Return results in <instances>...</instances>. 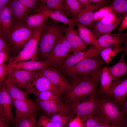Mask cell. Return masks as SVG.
<instances>
[{
  "label": "cell",
  "mask_w": 127,
  "mask_h": 127,
  "mask_svg": "<svg viewBox=\"0 0 127 127\" xmlns=\"http://www.w3.org/2000/svg\"><path fill=\"white\" fill-rule=\"evenodd\" d=\"M83 122L78 116H75L69 122L67 127H82Z\"/></svg>",
  "instance_id": "obj_41"
},
{
  "label": "cell",
  "mask_w": 127,
  "mask_h": 127,
  "mask_svg": "<svg viewBox=\"0 0 127 127\" xmlns=\"http://www.w3.org/2000/svg\"><path fill=\"white\" fill-rule=\"evenodd\" d=\"M101 73L73 79L70 88L65 92L68 102L71 104L96 92Z\"/></svg>",
  "instance_id": "obj_1"
},
{
  "label": "cell",
  "mask_w": 127,
  "mask_h": 127,
  "mask_svg": "<svg viewBox=\"0 0 127 127\" xmlns=\"http://www.w3.org/2000/svg\"><path fill=\"white\" fill-rule=\"evenodd\" d=\"M8 52L7 51L0 52V64H4L7 60Z\"/></svg>",
  "instance_id": "obj_44"
},
{
  "label": "cell",
  "mask_w": 127,
  "mask_h": 127,
  "mask_svg": "<svg viewBox=\"0 0 127 127\" xmlns=\"http://www.w3.org/2000/svg\"><path fill=\"white\" fill-rule=\"evenodd\" d=\"M99 47L104 48H117L121 47L122 44L127 43V33L117 34L108 33L97 39Z\"/></svg>",
  "instance_id": "obj_14"
},
{
  "label": "cell",
  "mask_w": 127,
  "mask_h": 127,
  "mask_svg": "<svg viewBox=\"0 0 127 127\" xmlns=\"http://www.w3.org/2000/svg\"><path fill=\"white\" fill-rule=\"evenodd\" d=\"M105 63L99 55L83 60L73 66L63 70L67 75L73 79L101 72Z\"/></svg>",
  "instance_id": "obj_3"
},
{
  "label": "cell",
  "mask_w": 127,
  "mask_h": 127,
  "mask_svg": "<svg viewBox=\"0 0 127 127\" xmlns=\"http://www.w3.org/2000/svg\"><path fill=\"white\" fill-rule=\"evenodd\" d=\"M94 4L98 5L101 7L107 6L109 5L108 3L111 0H90Z\"/></svg>",
  "instance_id": "obj_45"
},
{
  "label": "cell",
  "mask_w": 127,
  "mask_h": 127,
  "mask_svg": "<svg viewBox=\"0 0 127 127\" xmlns=\"http://www.w3.org/2000/svg\"><path fill=\"white\" fill-rule=\"evenodd\" d=\"M116 16L112 13H110L103 17L101 20L103 21L108 22L114 20Z\"/></svg>",
  "instance_id": "obj_46"
},
{
  "label": "cell",
  "mask_w": 127,
  "mask_h": 127,
  "mask_svg": "<svg viewBox=\"0 0 127 127\" xmlns=\"http://www.w3.org/2000/svg\"><path fill=\"white\" fill-rule=\"evenodd\" d=\"M112 82V78L108 71L107 67H104L100 76V88L98 90L99 92L105 95H111L110 91Z\"/></svg>",
  "instance_id": "obj_26"
},
{
  "label": "cell",
  "mask_w": 127,
  "mask_h": 127,
  "mask_svg": "<svg viewBox=\"0 0 127 127\" xmlns=\"http://www.w3.org/2000/svg\"><path fill=\"white\" fill-rule=\"evenodd\" d=\"M2 127H9V124L7 123Z\"/></svg>",
  "instance_id": "obj_55"
},
{
  "label": "cell",
  "mask_w": 127,
  "mask_h": 127,
  "mask_svg": "<svg viewBox=\"0 0 127 127\" xmlns=\"http://www.w3.org/2000/svg\"><path fill=\"white\" fill-rule=\"evenodd\" d=\"M35 30L28 28L24 22L12 24L7 41L15 49H21L32 37Z\"/></svg>",
  "instance_id": "obj_7"
},
{
  "label": "cell",
  "mask_w": 127,
  "mask_h": 127,
  "mask_svg": "<svg viewBox=\"0 0 127 127\" xmlns=\"http://www.w3.org/2000/svg\"><path fill=\"white\" fill-rule=\"evenodd\" d=\"M112 13L111 8L108 6H104L94 13L93 21H98L101 20L107 14Z\"/></svg>",
  "instance_id": "obj_38"
},
{
  "label": "cell",
  "mask_w": 127,
  "mask_h": 127,
  "mask_svg": "<svg viewBox=\"0 0 127 127\" xmlns=\"http://www.w3.org/2000/svg\"><path fill=\"white\" fill-rule=\"evenodd\" d=\"M29 11L30 13H35L42 3V0H19Z\"/></svg>",
  "instance_id": "obj_36"
},
{
  "label": "cell",
  "mask_w": 127,
  "mask_h": 127,
  "mask_svg": "<svg viewBox=\"0 0 127 127\" xmlns=\"http://www.w3.org/2000/svg\"><path fill=\"white\" fill-rule=\"evenodd\" d=\"M1 116L2 117V116H1V115L0 114V117H1Z\"/></svg>",
  "instance_id": "obj_56"
},
{
  "label": "cell",
  "mask_w": 127,
  "mask_h": 127,
  "mask_svg": "<svg viewBox=\"0 0 127 127\" xmlns=\"http://www.w3.org/2000/svg\"><path fill=\"white\" fill-rule=\"evenodd\" d=\"M101 7L94 4L85 7L75 18L72 19L77 24L83 25L91 29L94 24L93 18L94 13L92 11L97 10Z\"/></svg>",
  "instance_id": "obj_22"
},
{
  "label": "cell",
  "mask_w": 127,
  "mask_h": 127,
  "mask_svg": "<svg viewBox=\"0 0 127 127\" xmlns=\"http://www.w3.org/2000/svg\"><path fill=\"white\" fill-rule=\"evenodd\" d=\"M82 122V127H99L104 121L100 118L93 115L87 118Z\"/></svg>",
  "instance_id": "obj_37"
},
{
  "label": "cell",
  "mask_w": 127,
  "mask_h": 127,
  "mask_svg": "<svg viewBox=\"0 0 127 127\" xmlns=\"http://www.w3.org/2000/svg\"><path fill=\"white\" fill-rule=\"evenodd\" d=\"M124 48H106L102 50L99 55L105 63H108L119 52L124 51Z\"/></svg>",
  "instance_id": "obj_34"
},
{
  "label": "cell",
  "mask_w": 127,
  "mask_h": 127,
  "mask_svg": "<svg viewBox=\"0 0 127 127\" xmlns=\"http://www.w3.org/2000/svg\"><path fill=\"white\" fill-rule=\"evenodd\" d=\"M120 125L121 127H127V117L124 116L120 123Z\"/></svg>",
  "instance_id": "obj_49"
},
{
  "label": "cell",
  "mask_w": 127,
  "mask_h": 127,
  "mask_svg": "<svg viewBox=\"0 0 127 127\" xmlns=\"http://www.w3.org/2000/svg\"><path fill=\"white\" fill-rule=\"evenodd\" d=\"M97 91L91 95L70 104L71 111L75 116H78L82 121L95 114L99 99L96 95Z\"/></svg>",
  "instance_id": "obj_6"
},
{
  "label": "cell",
  "mask_w": 127,
  "mask_h": 127,
  "mask_svg": "<svg viewBox=\"0 0 127 127\" xmlns=\"http://www.w3.org/2000/svg\"><path fill=\"white\" fill-rule=\"evenodd\" d=\"M70 112L57 114L48 117L54 127H67L70 120L74 117Z\"/></svg>",
  "instance_id": "obj_29"
},
{
  "label": "cell",
  "mask_w": 127,
  "mask_h": 127,
  "mask_svg": "<svg viewBox=\"0 0 127 127\" xmlns=\"http://www.w3.org/2000/svg\"><path fill=\"white\" fill-rule=\"evenodd\" d=\"M111 8L112 12L121 16H124L127 12V0H114L108 5Z\"/></svg>",
  "instance_id": "obj_32"
},
{
  "label": "cell",
  "mask_w": 127,
  "mask_h": 127,
  "mask_svg": "<svg viewBox=\"0 0 127 127\" xmlns=\"http://www.w3.org/2000/svg\"><path fill=\"white\" fill-rule=\"evenodd\" d=\"M9 2L0 9V34L7 41L12 25Z\"/></svg>",
  "instance_id": "obj_19"
},
{
  "label": "cell",
  "mask_w": 127,
  "mask_h": 127,
  "mask_svg": "<svg viewBox=\"0 0 127 127\" xmlns=\"http://www.w3.org/2000/svg\"><path fill=\"white\" fill-rule=\"evenodd\" d=\"M46 8L57 11L62 13L67 16L71 17L64 0H43Z\"/></svg>",
  "instance_id": "obj_30"
},
{
  "label": "cell",
  "mask_w": 127,
  "mask_h": 127,
  "mask_svg": "<svg viewBox=\"0 0 127 127\" xmlns=\"http://www.w3.org/2000/svg\"><path fill=\"white\" fill-rule=\"evenodd\" d=\"M75 26L71 25L68 26L64 35L73 53L85 51L87 47L86 44L78 35L77 31L74 28Z\"/></svg>",
  "instance_id": "obj_18"
},
{
  "label": "cell",
  "mask_w": 127,
  "mask_h": 127,
  "mask_svg": "<svg viewBox=\"0 0 127 127\" xmlns=\"http://www.w3.org/2000/svg\"><path fill=\"white\" fill-rule=\"evenodd\" d=\"M26 91L36 96L39 92L52 91L60 95L58 89L41 72L40 70L35 71L27 87Z\"/></svg>",
  "instance_id": "obj_9"
},
{
  "label": "cell",
  "mask_w": 127,
  "mask_h": 127,
  "mask_svg": "<svg viewBox=\"0 0 127 127\" xmlns=\"http://www.w3.org/2000/svg\"><path fill=\"white\" fill-rule=\"evenodd\" d=\"M12 99L8 92L3 82L0 91V105L3 111L7 123L8 124L12 119Z\"/></svg>",
  "instance_id": "obj_21"
},
{
  "label": "cell",
  "mask_w": 127,
  "mask_h": 127,
  "mask_svg": "<svg viewBox=\"0 0 127 127\" xmlns=\"http://www.w3.org/2000/svg\"><path fill=\"white\" fill-rule=\"evenodd\" d=\"M34 71L12 68L9 71L7 79L19 88L26 90Z\"/></svg>",
  "instance_id": "obj_13"
},
{
  "label": "cell",
  "mask_w": 127,
  "mask_h": 127,
  "mask_svg": "<svg viewBox=\"0 0 127 127\" xmlns=\"http://www.w3.org/2000/svg\"><path fill=\"white\" fill-rule=\"evenodd\" d=\"M37 105L49 117L57 114L70 112V107L60 100L51 101L37 100Z\"/></svg>",
  "instance_id": "obj_15"
},
{
  "label": "cell",
  "mask_w": 127,
  "mask_h": 127,
  "mask_svg": "<svg viewBox=\"0 0 127 127\" xmlns=\"http://www.w3.org/2000/svg\"><path fill=\"white\" fill-rule=\"evenodd\" d=\"M7 42L5 39L0 34V52L9 51V48Z\"/></svg>",
  "instance_id": "obj_42"
},
{
  "label": "cell",
  "mask_w": 127,
  "mask_h": 127,
  "mask_svg": "<svg viewBox=\"0 0 127 127\" xmlns=\"http://www.w3.org/2000/svg\"><path fill=\"white\" fill-rule=\"evenodd\" d=\"M60 95L51 90H47L39 93L36 96L37 100L51 101L60 100Z\"/></svg>",
  "instance_id": "obj_35"
},
{
  "label": "cell",
  "mask_w": 127,
  "mask_h": 127,
  "mask_svg": "<svg viewBox=\"0 0 127 127\" xmlns=\"http://www.w3.org/2000/svg\"><path fill=\"white\" fill-rule=\"evenodd\" d=\"M117 28L118 33H120L127 28V14L124 16V17Z\"/></svg>",
  "instance_id": "obj_43"
},
{
  "label": "cell",
  "mask_w": 127,
  "mask_h": 127,
  "mask_svg": "<svg viewBox=\"0 0 127 127\" xmlns=\"http://www.w3.org/2000/svg\"><path fill=\"white\" fill-rule=\"evenodd\" d=\"M125 16V15H124ZM124 16H116L113 20L108 22L101 20L94 24L91 30L98 39L102 35L110 33L119 25Z\"/></svg>",
  "instance_id": "obj_16"
},
{
  "label": "cell",
  "mask_w": 127,
  "mask_h": 127,
  "mask_svg": "<svg viewBox=\"0 0 127 127\" xmlns=\"http://www.w3.org/2000/svg\"><path fill=\"white\" fill-rule=\"evenodd\" d=\"M15 110L14 123L26 115L37 112L39 107L37 104L28 99H12Z\"/></svg>",
  "instance_id": "obj_12"
},
{
  "label": "cell",
  "mask_w": 127,
  "mask_h": 127,
  "mask_svg": "<svg viewBox=\"0 0 127 127\" xmlns=\"http://www.w3.org/2000/svg\"><path fill=\"white\" fill-rule=\"evenodd\" d=\"M40 70L58 89L60 94L66 92L70 88L71 84L55 69L48 67Z\"/></svg>",
  "instance_id": "obj_11"
},
{
  "label": "cell",
  "mask_w": 127,
  "mask_h": 127,
  "mask_svg": "<svg viewBox=\"0 0 127 127\" xmlns=\"http://www.w3.org/2000/svg\"><path fill=\"white\" fill-rule=\"evenodd\" d=\"M8 72L7 65L5 63L0 64V83L3 82L5 80L6 76Z\"/></svg>",
  "instance_id": "obj_40"
},
{
  "label": "cell",
  "mask_w": 127,
  "mask_h": 127,
  "mask_svg": "<svg viewBox=\"0 0 127 127\" xmlns=\"http://www.w3.org/2000/svg\"><path fill=\"white\" fill-rule=\"evenodd\" d=\"M99 127H113V125L108 122L104 121Z\"/></svg>",
  "instance_id": "obj_52"
},
{
  "label": "cell",
  "mask_w": 127,
  "mask_h": 127,
  "mask_svg": "<svg viewBox=\"0 0 127 127\" xmlns=\"http://www.w3.org/2000/svg\"><path fill=\"white\" fill-rule=\"evenodd\" d=\"M72 52L70 46L64 35H62L57 40L45 61L49 66H60Z\"/></svg>",
  "instance_id": "obj_8"
},
{
  "label": "cell",
  "mask_w": 127,
  "mask_h": 127,
  "mask_svg": "<svg viewBox=\"0 0 127 127\" xmlns=\"http://www.w3.org/2000/svg\"><path fill=\"white\" fill-rule=\"evenodd\" d=\"M48 17L46 15L41 12L34 13L28 15L24 23L30 28L35 30L47 20Z\"/></svg>",
  "instance_id": "obj_27"
},
{
  "label": "cell",
  "mask_w": 127,
  "mask_h": 127,
  "mask_svg": "<svg viewBox=\"0 0 127 127\" xmlns=\"http://www.w3.org/2000/svg\"><path fill=\"white\" fill-rule=\"evenodd\" d=\"M3 82L0 83V91L1 90V89L2 84ZM0 114L2 117L5 118L4 114L3 111V110L1 107L0 105Z\"/></svg>",
  "instance_id": "obj_53"
},
{
  "label": "cell",
  "mask_w": 127,
  "mask_h": 127,
  "mask_svg": "<svg viewBox=\"0 0 127 127\" xmlns=\"http://www.w3.org/2000/svg\"><path fill=\"white\" fill-rule=\"evenodd\" d=\"M110 93L114 96V103L116 105H121L126 100L127 96V77L113 81Z\"/></svg>",
  "instance_id": "obj_17"
},
{
  "label": "cell",
  "mask_w": 127,
  "mask_h": 127,
  "mask_svg": "<svg viewBox=\"0 0 127 127\" xmlns=\"http://www.w3.org/2000/svg\"><path fill=\"white\" fill-rule=\"evenodd\" d=\"M105 48L93 46L86 51L72 53L69 55L59 66L63 70L70 67L83 60L99 55Z\"/></svg>",
  "instance_id": "obj_10"
},
{
  "label": "cell",
  "mask_w": 127,
  "mask_h": 127,
  "mask_svg": "<svg viewBox=\"0 0 127 127\" xmlns=\"http://www.w3.org/2000/svg\"><path fill=\"white\" fill-rule=\"evenodd\" d=\"M37 123L38 127H54L49 118L45 115L40 116Z\"/></svg>",
  "instance_id": "obj_39"
},
{
  "label": "cell",
  "mask_w": 127,
  "mask_h": 127,
  "mask_svg": "<svg viewBox=\"0 0 127 127\" xmlns=\"http://www.w3.org/2000/svg\"><path fill=\"white\" fill-rule=\"evenodd\" d=\"M113 127H121L120 125H116L114 124H113Z\"/></svg>",
  "instance_id": "obj_54"
},
{
  "label": "cell",
  "mask_w": 127,
  "mask_h": 127,
  "mask_svg": "<svg viewBox=\"0 0 127 127\" xmlns=\"http://www.w3.org/2000/svg\"><path fill=\"white\" fill-rule=\"evenodd\" d=\"M82 6L84 8L91 4L90 0H78Z\"/></svg>",
  "instance_id": "obj_48"
},
{
  "label": "cell",
  "mask_w": 127,
  "mask_h": 127,
  "mask_svg": "<svg viewBox=\"0 0 127 127\" xmlns=\"http://www.w3.org/2000/svg\"><path fill=\"white\" fill-rule=\"evenodd\" d=\"M125 54L121 55L118 62L115 65L107 67L113 82L117 80L127 74V64L125 59Z\"/></svg>",
  "instance_id": "obj_23"
},
{
  "label": "cell",
  "mask_w": 127,
  "mask_h": 127,
  "mask_svg": "<svg viewBox=\"0 0 127 127\" xmlns=\"http://www.w3.org/2000/svg\"><path fill=\"white\" fill-rule=\"evenodd\" d=\"M44 23L35 30L32 37L18 54L10 59L7 64L9 70L12 66L22 62L36 60L38 56L37 51L39 42Z\"/></svg>",
  "instance_id": "obj_4"
},
{
  "label": "cell",
  "mask_w": 127,
  "mask_h": 127,
  "mask_svg": "<svg viewBox=\"0 0 127 127\" xmlns=\"http://www.w3.org/2000/svg\"><path fill=\"white\" fill-rule=\"evenodd\" d=\"M4 82L7 91L12 99H28L30 94L28 91L21 90L8 79Z\"/></svg>",
  "instance_id": "obj_28"
},
{
  "label": "cell",
  "mask_w": 127,
  "mask_h": 127,
  "mask_svg": "<svg viewBox=\"0 0 127 127\" xmlns=\"http://www.w3.org/2000/svg\"><path fill=\"white\" fill-rule=\"evenodd\" d=\"M64 1L71 19L75 18L84 8L78 0H64Z\"/></svg>",
  "instance_id": "obj_33"
},
{
  "label": "cell",
  "mask_w": 127,
  "mask_h": 127,
  "mask_svg": "<svg viewBox=\"0 0 127 127\" xmlns=\"http://www.w3.org/2000/svg\"><path fill=\"white\" fill-rule=\"evenodd\" d=\"M50 66L48 63L45 61L29 60L14 65L10 68L24 70L30 71L42 70Z\"/></svg>",
  "instance_id": "obj_25"
},
{
  "label": "cell",
  "mask_w": 127,
  "mask_h": 127,
  "mask_svg": "<svg viewBox=\"0 0 127 127\" xmlns=\"http://www.w3.org/2000/svg\"><path fill=\"white\" fill-rule=\"evenodd\" d=\"M121 105L122 107L120 113L123 115L124 116V115H127V100H126Z\"/></svg>",
  "instance_id": "obj_47"
},
{
  "label": "cell",
  "mask_w": 127,
  "mask_h": 127,
  "mask_svg": "<svg viewBox=\"0 0 127 127\" xmlns=\"http://www.w3.org/2000/svg\"><path fill=\"white\" fill-rule=\"evenodd\" d=\"M77 32L79 36L87 45L99 47L97 39L90 29L85 26L77 24Z\"/></svg>",
  "instance_id": "obj_24"
},
{
  "label": "cell",
  "mask_w": 127,
  "mask_h": 127,
  "mask_svg": "<svg viewBox=\"0 0 127 127\" xmlns=\"http://www.w3.org/2000/svg\"><path fill=\"white\" fill-rule=\"evenodd\" d=\"M68 26L53 21L45 22L40 36L38 46V56L46 58L57 40L65 33Z\"/></svg>",
  "instance_id": "obj_2"
},
{
  "label": "cell",
  "mask_w": 127,
  "mask_h": 127,
  "mask_svg": "<svg viewBox=\"0 0 127 127\" xmlns=\"http://www.w3.org/2000/svg\"><path fill=\"white\" fill-rule=\"evenodd\" d=\"M95 115L104 122L116 125H120L124 116L114 102L103 99H99Z\"/></svg>",
  "instance_id": "obj_5"
},
{
  "label": "cell",
  "mask_w": 127,
  "mask_h": 127,
  "mask_svg": "<svg viewBox=\"0 0 127 127\" xmlns=\"http://www.w3.org/2000/svg\"><path fill=\"white\" fill-rule=\"evenodd\" d=\"M36 112L25 115L15 123V127H38Z\"/></svg>",
  "instance_id": "obj_31"
},
{
  "label": "cell",
  "mask_w": 127,
  "mask_h": 127,
  "mask_svg": "<svg viewBox=\"0 0 127 127\" xmlns=\"http://www.w3.org/2000/svg\"><path fill=\"white\" fill-rule=\"evenodd\" d=\"M7 123L4 117L1 116L0 117V127H2Z\"/></svg>",
  "instance_id": "obj_50"
},
{
  "label": "cell",
  "mask_w": 127,
  "mask_h": 127,
  "mask_svg": "<svg viewBox=\"0 0 127 127\" xmlns=\"http://www.w3.org/2000/svg\"><path fill=\"white\" fill-rule=\"evenodd\" d=\"M9 4L12 24L24 22L30 13L29 10L19 0H10Z\"/></svg>",
  "instance_id": "obj_20"
},
{
  "label": "cell",
  "mask_w": 127,
  "mask_h": 127,
  "mask_svg": "<svg viewBox=\"0 0 127 127\" xmlns=\"http://www.w3.org/2000/svg\"><path fill=\"white\" fill-rule=\"evenodd\" d=\"M10 0H0V9L9 2Z\"/></svg>",
  "instance_id": "obj_51"
}]
</instances>
